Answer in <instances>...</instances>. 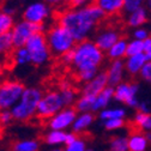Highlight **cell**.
I'll list each match as a JSON object with an SVG mask.
<instances>
[{
    "instance_id": "cell-1",
    "label": "cell",
    "mask_w": 151,
    "mask_h": 151,
    "mask_svg": "<svg viewBox=\"0 0 151 151\" xmlns=\"http://www.w3.org/2000/svg\"><path fill=\"white\" fill-rule=\"evenodd\" d=\"M106 13L96 3H89L81 9H68L61 12L58 17V24L66 28L77 43L88 40L92 32L103 19Z\"/></svg>"
},
{
    "instance_id": "cell-2",
    "label": "cell",
    "mask_w": 151,
    "mask_h": 151,
    "mask_svg": "<svg viewBox=\"0 0 151 151\" xmlns=\"http://www.w3.org/2000/svg\"><path fill=\"white\" fill-rule=\"evenodd\" d=\"M104 60V52H102L93 41L85 40L74 47L73 67L79 72L84 71H99Z\"/></svg>"
},
{
    "instance_id": "cell-3",
    "label": "cell",
    "mask_w": 151,
    "mask_h": 151,
    "mask_svg": "<svg viewBox=\"0 0 151 151\" xmlns=\"http://www.w3.org/2000/svg\"><path fill=\"white\" fill-rule=\"evenodd\" d=\"M43 97V92L39 88H25L21 101L12 109L11 113L13 119L19 122H25L31 120L37 113V107Z\"/></svg>"
},
{
    "instance_id": "cell-4",
    "label": "cell",
    "mask_w": 151,
    "mask_h": 151,
    "mask_svg": "<svg viewBox=\"0 0 151 151\" xmlns=\"http://www.w3.org/2000/svg\"><path fill=\"white\" fill-rule=\"evenodd\" d=\"M46 36L50 53L53 55L63 56L65 53L74 49L76 45H77L72 34L66 28L58 23L47 31Z\"/></svg>"
},
{
    "instance_id": "cell-5",
    "label": "cell",
    "mask_w": 151,
    "mask_h": 151,
    "mask_svg": "<svg viewBox=\"0 0 151 151\" xmlns=\"http://www.w3.org/2000/svg\"><path fill=\"white\" fill-rule=\"evenodd\" d=\"M25 90L23 83L16 79H5L0 82V108L3 110H11L21 101Z\"/></svg>"
},
{
    "instance_id": "cell-6",
    "label": "cell",
    "mask_w": 151,
    "mask_h": 151,
    "mask_svg": "<svg viewBox=\"0 0 151 151\" xmlns=\"http://www.w3.org/2000/svg\"><path fill=\"white\" fill-rule=\"evenodd\" d=\"M25 48L29 50L31 56V64L35 66L45 65L52 55L45 32L32 35L27 42Z\"/></svg>"
},
{
    "instance_id": "cell-7",
    "label": "cell",
    "mask_w": 151,
    "mask_h": 151,
    "mask_svg": "<svg viewBox=\"0 0 151 151\" xmlns=\"http://www.w3.org/2000/svg\"><path fill=\"white\" fill-rule=\"evenodd\" d=\"M65 108L60 91L50 90L43 93V97L41 99L39 107H37L36 116L40 119L49 120L54 115H56L59 111H61Z\"/></svg>"
},
{
    "instance_id": "cell-8",
    "label": "cell",
    "mask_w": 151,
    "mask_h": 151,
    "mask_svg": "<svg viewBox=\"0 0 151 151\" xmlns=\"http://www.w3.org/2000/svg\"><path fill=\"white\" fill-rule=\"evenodd\" d=\"M45 29H46L45 24H31V23L25 22V21L17 22L16 25L13 27L12 31H11L14 48L25 47L27 42L29 41V39L32 35L45 32Z\"/></svg>"
},
{
    "instance_id": "cell-9",
    "label": "cell",
    "mask_w": 151,
    "mask_h": 151,
    "mask_svg": "<svg viewBox=\"0 0 151 151\" xmlns=\"http://www.w3.org/2000/svg\"><path fill=\"white\" fill-rule=\"evenodd\" d=\"M52 12V7L42 1H35L27 5L23 11V21L29 22L31 24H45V22L49 18Z\"/></svg>"
},
{
    "instance_id": "cell-10",
    "label": "cell",
    "mask_w": 151,
    "mask_h": 151,
    "mask_svg": "<svg viewBox=\"0 0 151 151\" xmlns=\"http://www.w3.org/2000/svg\"><path fill=\"white\" fill-rule=\"evenodd\" d=\"M139 91V85L136 83L122 82L114 88V100L120 103H125L131 108H138L139 100L137 93Z\"/></svg>"
},
{
    "instance_id": "cell-11",
    "label": "cell",
    "mask_w": 151,
    "mask_h": 151,
    "mask_svg": "<svg viewBox=\"0 0 151 151\" xmlns=\"http://www.w3.org/2000/svg\"><path fill=\"white\" fill-rule=\"evenodd\" d=\"M78 116V111L72 107H65L61 111L48 120V126L54 131H64L72 127L76 119Z\"/></svg>"
},
{
    "instance_id": "cell-12",
    "label": "cell",
    "mask_w": 151,
    "mask_h": 151,
    "mask_svg": "<svg viewBox=\"0 0 151 151\" xmlns=\"http://www.w3.org/2000/svg\"><path fill=\"white\" fill-rule=\"evenodd\" d=\"M107 86H109L107 71H101V72H99V74L92 81H90L89 83L83 85V88H82V95L96 97L97 95H100V93Z\"/></svg>"
},
{
    "instance_id": "cell-13",
    "label": "cell",
    "mask_w": 151,
    "mask_h": 151,
    "mask_svg": "<svg viewBox=\"0 0 151 151\" xmlns=\"http://www.w3.org/2000/svg\"><path fill=\"white\" fill-rule=\"evenodd\" d=\"M120 39H121V36H120L119 30L109 28V29H104L103 31L99 32L95 37V40H93V42L96 43V46L102 52L107 53Z\"/></svg>"
},
{
    "instance_id": "cell-14",
    "label": "cell",
    "mask_w": 151,
    "mask_h": 151,
    "mask_svg": "<svg viewBox=\"0 0 151 151\" xmlns=\"http://www.w3.org/2000/svg\"><path fill=\"white\" fill-rule=\"evenodd\" d=\"M125 61L124 60H115L111 61L107 70L108 76V84L109 86L115 88L124 82V74H125Z\"/></svg>"
},
{
    "instance_id": "cell-15",
    "label": "cell",
    "mask_w": 151,
    "mask_h": 151,
    "mask_svg": "<svg viewBox=\"0 0 151 151\" xmlns=\"http://www.w3.org/2000/svg\"><path fill=\"white\" fill-rule=\"evenodd\" d=\"M147 63L145 54H138L133 56H127L125 60V70L129 76H137L140 73L145 64Z\"/></svg>"
},
{
    "instance_id": "cell-16",
    "label": "cell",
    "mask_w": 151,
    "mask_h": 151,
    "mask_svg": "<svg viewBox=\"0 0 151 151\" xmlns=\"http://www.w3.org/2000/svg\"><path fill=\"white\" fill-rule=\"evenodd\" d=\"M111 100H114V88L113 86H107L100 95L96 96L95 103H93L92 113L93 111H102L103 109L108 108V104L111 102Z\"/></svg>"
},
{
    "instance_id": "cell-17",
    "label": "cell",
    "mask_w": 151,
    "mask_h": 151,
    "mask_svg": "<svg viewBox=\"0 0 151 151\" xmlns=\"http://www.w3.org/2000/svg\"><path fill=\"white\" fill-rule=\"evenodd\" d=\"M149 142L146 136L139 131L132 132L128 137V149L129 151H146Z\"/></svg>"
},
{
    "instance_id": "cell-18",
    "label": "cell",
    "mask_w": 151,
    "mask_h": 151,
    "mask_svg": "<svg viewBox=\"0 0 151 151\" xmlns=\"http://www.w3.org/2000/svg\"><path fill=\"white\" fill-rule=\"evenodd\" d=\"M127 45H128V41L121 37V39L107 52V56L111 61L122 60L124 58H127Z\"/></svg>"
},
{
    "instance_id": "cell-19",
    "label": "cell",
    "mask_w": 151,
    "mask_h": 151,
    "mask_svg": "<svg viewBox=\"0 0 151 151\" xmlns=\"http://www.w3.org/2000/svg\"><path fill=\"white\" fill-rule=\"evenodd\" d=\"M93 120H95V116H93L92 113H82V114H78L77 119H76L73 126H72V129L74 133H81V132L88 129Z\"/></svg>"
},
{
    "instance_id": "cell-20",
    "label": "cell",
    "mask_w": 151,
    "mask_h": 151,
    "mask_svg": "<svg viewBox=\"0 0 151 151\" xmlns=\"http://www.w3.org/2000/svg\"><path fill=\"white\" fill-rule=\"evenodd\" d=\"M96 4L101 7V10L107 14H116L122 11L124 0H99Z\"/></svg>"
},
{
    "instance_id": "cell-21",
    "label": "cell",
    "mask_w": 151,
    "mask_h": 151,
    "mask_svg": "<svg viewBox=\"0 0 151 151\" xmlns=\"http://www.w3.org/2000/svg\"><path fill=\"white\" fill-rule=\"evenodd\" d=\"M147 22V10L143 6L139 10H137L136 12L131 13L129 16H127V24L132 28H142V25H144Z\"/></svg>"
},
{
    "instance_id": "cell-22",
    "label": "cell",
    "mask_w": 151,
    "mask_h": 151,
    "mask_svg": "<svg viewBox=\"0 0 151 151\" xmlns=\"http://www.w3.org/2000/svg\"><path fill=\"white\" fill-rule=\"evenodd\" d=\"M125 116H126V109L122 107L107 108L99 113V118L102 121L114 120V119H125Z\"/></svg>"
},
{
    "instance_id": "cell-23",
    "label": "cell",
    "mask_w": 151,
    "mask_h": 151,
    "mask_svg": "<svg viewBox=\"0 0 151 151\" xmlns=\"http://www.w3.org/2000/svg\"><path fill=\"white\" fill-rule=\"evenodd\" d=\"M66 133L67 132H64V131L50 129L45 136V143L48 145H52V146L60 147V145L65 144V142H66Z\"/></svg>"
},
{
    "instance_id": "cell-24",
    "label": "cell",
    "mask_w": 151,
    "mask_h": 151,
    "mask_svg": "<svg viewBox=\"0 0 151 151\" xmlns=\"http://www.w3.org/2000/svg\"><path fill=\"white\" fill-rule=\"evenodd\" d=\"M40 144L36 139H23L17 140L12 144L11 151H39Z\"/></svg>"
},
{
    "instance_id": "cell-25",
    "label": "cell",
    "mask_w": 151,
    "mask_h": 151,
    "mask_svg": "<svg viewBox=\"0 0 151 151\" xmlns=\"http://www.w3.org/2000/svg\"><path fill=\"white\" fill-rule=\"evenodd\" d=\"M14 43L12 39V34H5L0 36V56H9L14 52Z\"/></svg>"
},
{
    "instance_id": "cell-26",
    "label": "cell",
    "mask_w": 151,
    "mask_h": 151,
    "mask_svg": "<svg viewBox=\"0 0 151 151\" xmlns=\"http://www.w3.org/2000/svg\"><path fill=\"white\" fill-rule=\"evenodd\" d=\"M95 99L93 96H86V95H82L77 102L74 104V109L82 113H92V108H93V103H95Z\"/></svg>"
},
{
    "instance_id": "cell-27",
    "label": "cell",
    "mask_w": 151,
    "mask_h": 151,
    "mask_svg": "<svg viewBox=\"0 0 151 151\" xmlns=\"http://www.w3.org/2000/svg\"><path fill=\"white\" fill-rule=\"evenodd\" d=\"M134 125L144 132H151V114H146V113H140L137 111L133 118Z\"/></svg>"
},
{
    "instance_id": "cell-28",
    "label": "cell",
    "mask_w": 151,
    "mask_h": 151,
    "mask_svg": "<svg viewBox=\"0 0 151 151\" xmlns=\"http://www.w3.org/2000/svg\"><path fill=\"white\" fill-rule=\"evenodd\" d=\"M14 25V17L5 13L0 9V36L11 32Z\"/></svg>"
},
{
    "instance_id": "cell-29",
    "label": "cell",
    "mask_w": 151,
    "mask_h": 151,
    "mask_svg": "<svg viewBox=\"0 0 151 151\" xmlns=\"http://www.w3.org/2000/svg\"><path fill=\"white\" fill-rule=\"evenodd\" d=\"M13 60L18 66H25L28 64H31V56L29 50L25 47L16 48L13 52Z\"/></svg>"
},
{
    "instance_id": "cell-30",
    "label": "cell",
    "mask_w": 151,
    "mask_h": 151,
    "mask_svg": "<svg viewBox=\"0 0 151 151\" xmlns=\"http://www.w3.org/2000/svg\"><path fill=\"white\" fill-rule=\"evenodd\" d=\"M109 151H129L128 149V137L115 136L109 142Z\"/></svg>"
},
{
    "instance_id": "cell-31",
    "label": "cell",
    "mask_w": 151,
    "mask_h": 151,
    "mask_svg": "<svg viewBox=\"0 0 151 151\" xmlns=\"http://www.w3.org/2000/svg\"><path fill=\"white\" fill-rule=\"evenodd\" d=\"M59 91H60V95H61V99H63L65 107H71L72 104H76L78 99H77V92H76V90L73 88L59 90Z\"/></svg>"
},
{
    "instance_id": "cell-32",
    "label": "cell",
    "mask_w": 151,
    "mask_h": 151,
    "mask_svg": "<svg viewBox=\"0 0 151 151\" xmlns=\"http://www.w3.org/2000/svg\"><path fill=\"white\" fill-rule=\"evenodd\" d=\"M144 53V45L142 41L132 39L127 45V56H133Z\"/></svg>"
},
{
    "instance_id": "cell-33",
    "label": "cell",
    "mask_w": 151,
    "mask_h": 151,
    "mask_svg": "<svg viewBox=\"0 0 151 151\" xmlns=\"http://www.w3.org/2000/svg\"><path fill=\"white\" fill-rule=\"evenodd\" d=\"M143 6H144V1H142V0H124L122 12L127 13V16H129L131 13L136 12L137 10H139Z\"/></svg>"
},
{
    "instance_id": "cell-34",
    "label": "cell",
    "mask_w": 151,
    "mask_h": 151,
    "mask_svg": "<svg viewBox=\"0 0 151 151\" xmlns=\"http://www.w3.org/2000/svg\"><path fill=\"white\" fill-rule=\"evenodd\" d=\"M125 119H114V120H107L103 121V126L107 131H118L125 126Z\"/></svg>"
},
{
    "instance_id": "cell-35",
    "label": "cell",
    "mask_w": 151,
    "mask_h": 151,
    "mask_svg": "<svg viewBox=\"0 0 151 151\" xmlns=\"http://www.w3.org/2000/svg\"><path fill=\"white\" fill-rule=\"evenodd\" d=\"M86 150H88L86 143L82 138H78L74 143L70 145H65V149H64V151H86Z\"/></svg>"
},
{
    "instance_id": "cell-36",
    "label": "cell",
    "mask_w": 151,
    "mask_h": 151,
    "mask_svg": "<svg viewBox=\"0 0 151 151\" xmlns=\"http://www.w3.org/2000/svg\"><path fill=\"white\" fill-rule=\"evenodd\" d=\"M132 36H133L134 40H138V41H142V42H144L145 40L149 39V37H151L149 30L145 29V28H137V29H134Z\"/></svg>"
},
{
    "instance_id": "cell-37",
    "label": "cell",
    "mask_w": 151,
    "mask_h": 151,
    "mask_svg": "<svg viewBox=\"0 0 151 151\" xmlns=\"http://www.w3.org/2000/svg\"><path fill=\"white\" fill-rule=\"evenodd\" d=\"M139 76H140V78H142L143 81H145L146 83H150V84H151V63L147 61V63L145 64V66H144L143 70L140 71Z\"/></svg>"
},
{
    "instance_id": "cell-38",
    "label": "cell",
    "mask_w": 151,
    "mask_h": 151,
    "mask_svg": "<svg viewBox=\"0 0 151 151\" xmlns=\"http://www.w3.org/2000/svg\"><path fill=\"white\" fill-rule=\"evenodd\" d=\"M12 120H14V119H13L11 110H3L1 116H0V124H1V126H6V125L11 124Z\"/></svg>"
},
{
    "instance_id": "cell-39",
    "label": "cell",
    "mask_w": 151,
    "mask_h": 151,
    "mask_svg": "<svg viewBox=\"0 0 151 151\" xmlns=\"http://www.w3.org/2000/svg\"><path fill=\"white\" fill-rule=\"evenodd\" d=\"M144 45V54H145V58L149 63H151V37H149L147 40H145L143 42Z\"/></svg>"
},
{
    "instance_id": "cell-40",
    "label": "cell",
    "mask_w": 151,
    "mask_h": 151,
    "mask_svg": "<svg viewBox=\"0 0 151 151\" xmlns=\"http://www.w3.org/2000/svg\"><path fill=\"white\" fill-rule=\"evenodd\" d=\"M60 58H61V60H63L64 64H66V65H72V64H73V60H74V49H72V50L65 53L63 56H60Z\"/></svg>"
},
{
    "instance_id": "cell-41",
    "label": "cell",
    "mask_w": 151,
    "mask_h": 151,
    "mask_svg": "<svg viewBox=\"0 0 151 151\" xmlns=\"http://www.w3.org/2000/svg\"><path fill=\"white\" fill-rule=\"evenodd\" d=\"M78 138H79V137L77 136V133H74V132H67V133H66V142H65V145H70V144L74 143Z\"/></svg>"
},
{
    "instance_id": "cell-42",
    "label": "cell",
    "mask_w": 151,
    "mask_h": 151,
    "mask_svg": "<svg viewBox=\"0 0 151 151\" xmlns=\"http://www.w3.org/2000/svg\"><path fill=\"white\" fill-rule=\"evenodd\" d=\"M89 3H86L85 0H73V1H71V9H81L86 6Z\"/></svg>"
},
{
    "instance_id": "cell-43",
    "label": "cell",
    "mask_w": 151,
    "mask_h": 151,
    "mask_svg": "<svg viewBox=\"0 0 151 151\" xmlns=\"http://www.w3.org/2000/svg\"><path fill=\"white\" fill-rule=\"evenodd\" d=\"M138 111L140 113H146V114H150V107H149V103H146L145 101L143 102H139V106H138Z\"/></svg>"
},
{
    "instance_id": "cell-44",
    "label": "cell",
    "mask_w": 151,
    "mask_h": 151,
    "mask_svg": "<svg viewBox=\"0 0 151 151\" xmlns=\"http://www.w3.org/2000/svg\"><path fill=\"white\" fill-rule=\"evenodd\" d=\"M1 9L5 13H7V14H10V16H14V12H16V7H13L11 4H7V5H3Z\"/></svg>"
},
{
    "instance_id": "cell-45",
    "label": "cell",
    "mask_w": 151,
    "mask_h": 151,
    "mask_svg": "<svg viewBox=\"0 0 151 151\" xmlns=\"http://www.w3.org/2000/svg\"><path fill=\"white\" fill-rule=\"evenodd\" d=\"M70 88H72V85H71L70 81L64 79V81H61V82H60V90H65V89H70Z\"/></svg>"
},
{
    "instance_id": "cell-46",
    "label": "cell",
    "mask_w": 151,
    "mask_h": 151,
    "mask_svg": "<svg viewBox=\"0 0 151 151\" xmlns=\"http://www.w3.org/2000/svg\"><path fill=\"white\" fill-rule=\"evenodd\" d=\"M4 73H5V65L1 60H0V82H3L1 78L4 77Z\"/></svg>"
},
{
    "instance_id": "cell-47",
    "label": "cell",
    "mask_w": 151,
    "mask_h": 151,
    "mask_svg": "<svg viewBox=\"0 0 151 151\" xmlns=\"http://www.w3.org/2000/svg\"><path fill=\"white\" fill-rule=\"evenodd\" d=\"M144 5H145V9L151 12V0H147V1H145Z\"/></svg>"
},
{
    "instance_id": "cell-48",
    "label": "cell",
    "mask_w": 151,
    "mask_h": 151,
    "mask_svg": "<svg viewBox=\"0 0 151 151\" xmlns=\"http://www.w3.org/2000/svg\"><path fill=\"white\" fill-rule=\"evenodd\" d=\"M145 136H146L147 142H149V143H151V132H147V133H145Z\"/></svg>"
},
{
    "instance_id": "cell-49",
    "label": "cell",
    "mask_w": 151,
    "mask_h": 151,
    "mask_svg": "<svg viewBox=\"0 0 151 151\" xmlns=\"http://www.w3.org/2000/svg\"><path fill=\"white\" fill-rule=\"evenodd\" d=\"M50 151H64V149H61V147H54Z\"/></svg>"
},
{
    "instance_id": "cell-50",
    "label": "cell",
    "mask_w": 151,
    "mask_h": 151,
    "mask_svg": "<svg viewBox=\"0 0 151 151\" xmlns=\"http://www.w3.org/2000/svg\"><path fill=\"white\" fill-rule=\"evenodd\" d=\"M1 113H3V109L0 108V116H1ZM0 126H1V124H0Z\"/></svg>"
},
{
    "instance_id": "cell-51",
    "label": "cell",
    "mask_w": 151,
    "mask_h": 151,
    "mask_svg": "<svg viewBox=\"0 0 151 151\" xmlns=\"http://www.w3.org/2000/svg\"><path fill=\"white\" fill-rule=\"evenodd\" d=\"M86 151H95V150H93V149H88Z\"/></svg>"
},
{
    "instance_id": "cell-52",
    "label": "cell",
    "mask_w": 151,
    "mask_h": 151,
    "mask_svg": "<svg viewBox=\"0 0 151 151\" xmlns=\"http://www.w3.org/2000/svg\"><path fill=\"white\" fill-rule=\"evenodd\" d=\"M150 36H151V32H150Z\"/></svg>"
}]
</instances>
